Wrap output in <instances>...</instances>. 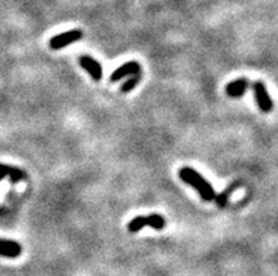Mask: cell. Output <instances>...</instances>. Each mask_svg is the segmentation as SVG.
<instances>
[{
    "label": "cell",
    "mask_w": 278,
    "mask_h": 276,
    "mask_svg": "<svg viewBox=\"0 0 278 276\" xmlns=\"http://www.w3.org/2000/svg\"><path fill=\"white\" fill-rule=\"evenodd\" d=\"M179 177H181L185 183H188L189 186L197 189L198 193L200 195V197H202L205 202H212V200H215L216 193H215L212 185L209 183L205 177L200 176L195 169H192V168L189 167L181 168V169H179Z\"/></svg>",
    "instance_id": "cell-1"
},
{
    "label": "cell",
    "mask_w": 278,
    "mask_h": 276,
    "mask_svg": "<svg viewBox=\"0 0 278 276\" xmlns=\"http://www.w3.org/2000/svg\"><path fill=\"white\" fill-rule=\"evenodd\" d=\"M83 37V33L80 30H70L65 33H61L58 35H54L50 39V47L52 49H61L72 42H77Z\"/></svg>",
    "instance_id": "cell-2"
},
{
    "label": "cell",
    "mask_w": 278,
    "mask_h": 276,
    "mask_svg": "<svg viewBox=\"0 0 278 276\" xmlns=\"http://www.w3.org/2000/svg\"><path fill=\"white\" fill-rule=\"evenodd\" d=\"M253 90H254V96H256L260 110L264 111V113H270L274 108V103H273V100L268 95L266 85L261 80H256L253 83Z\"/></svg>",
    "instance_id": "cell-3"
},
{
    "label": "cell",
    "mask_w": 278,
    "mask_h": 276,
    "mask_svg": "<svg viewBox=\"0 0 278 276\" xmlns=\"http://www.w3.org/2000/svg\"><path fill=\"white\" fill-rule=\"evenodd\" d=\"M140 72H141V67H140L139 62L130 61V62L123 64L121 67H119L110 75V82H118L120 79L130 76V75H139Z\"/></svg>",
    "instance_id": "cell-4"
},
{
    "label": "cell",
    "mask_w": 278,
    "mask_h": 276,
    "mask_svg": "<svg viewBox=\"0 0 278 276\" xmlns=\"http://www.w3.org/2000/svg\"><path fill=\"white\" fill-rule=\"evenodd\" d=\"M79 64L80 67L92 76L93 80H100L102 79L103 70H102V67H100V64L96 59L88 57V55H82V57H79Z\"/></svg>",
    "instance_id": "cell-5"
},
{
    "label": "cell",
    "mask_w": 278,
    "mask_h": 276,
    "mask_svg": "<svg viewBox=\"0 0 278 276\" xmlns=\"http://www.w3.org/2000/svg\"><path fill=\"white\" fill-rule=\"evenodd\" d=\"M248 86H250V82H248L247 79L240 78L232 80L225 90H226L228 96H230V98H241L246 93Z\"/></svg>",
    "instance_id": "cell-6"
},
{
    "label": "cell",
    "mask_w": 278,
    "mask_h": 276,
    "mask_svg": "<svg viewBox=\"0 0 278 276\" xmlns=\"http://www.w3.org/2000/svg\"><path fill=\"white\" fill-rule=\"evenodd\" d=\"M21 245L13 240H1L0 238V256L4 258H17L21 255Z\"/></svg>",
    "instance_id": "cell-7"
},
{
    "label": "cell",
    "mask_w": 278,
    "mask_h": 276,
    "mask_svg": "<svg viewBox=\"0 0 278 276\" xmlns=\"http://www.w3.org/2000/svg\"><path fill=\"white\" fill-rule=\"evenodd\" d=\"M6 176H10L11 183H17V182H20L23 179H26V173L21 169H19V168L0 164V180Z\"/></svg>",
    "instance_id": "cell-8"
},
{
    "label": "cell",
    "mask_w": 278,
    "mask_h": 276,
    "mask_svg": "<svg viewBox=\"0 0 278 276\" xmlns=\"http://www.w3.org/2000/svg\"><path fill=\"white\" fill-rule=\"evenodd\" d=\"M147 226V216H137L134 217L129 223V231L130 233H139L140 230H143Z\"/></svg>",
    "instance_id": "cell-9"
},
{
    "label": "cell",
    "mask_w": 278,
    "mask_h": 276,
    "mask_svg": "<svg viewBox=\"0 0 278 276\" xmlns=\"http://www.w3.org/2000/svg\"><path fill=\"white\" fill-rule=\"evenodd\" d=\"M147 226L161 231L165 226V220H164V217L159 216V214H150V216H147Z\"/></svg>",
    "instance_id": "cell-10"
},
{
    "label": "cell",
    "mask_w": 278,
    "mask_h": 276,
    "mask_svg": "<svg viewBox=\"0 0 278 276\" xmlns=\"http://www.w3.org/2000/svg\"><path fill=\"white\" fill-rule=\"evenodd\" d=\"M238 186H240V182H235L232 186L229 187V189H226L220 196H216L215 197V200H216V203L219 205V207H225V205H226V202H228L229 196H230V193L236 189Z\"/></svg>",
    "instance_id": "cell-11"
},
{
    "label": "cell",
    "mask_w": 278,
    "mask_h": 276,
    "mask_svg": "<svg viewBox=\"0 0 278 276\" xmlns=\"http://www.w3.org/2000/svg\"><path fill=\"white\" fill-rule=\"evenodd\" d=\"M139 82H140V73L139 75H134L133 78H130L127 82H124L120 90H121L123 93H127V92H130V90H133V89L136 88V86L139 85Z\"/></svg>",
    "instance_id": "cell-12"
}]
</instances>
